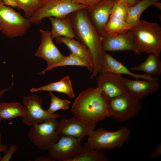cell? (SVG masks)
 <instances>
[{"instance_id":"28","label":"cell","mask_w":161,"mask_h":161,"mask_svg":"<svg viewBox=\"0 0 161 161\" xmlns=\"http://www.w3.org/2000/svg\"><path fill=\"white\" fill-rule=\"evenodd\" d=\"M51 99L50 106L46 110L48 113L53 114L60 109L66 110L69 109L71 102L67 100L61 99L55 96L51 92H49Z\"/></svg>"},{"instance_id":"7","label":"cell","mask_w":161,"mask_h":161,"mask_svg":"<svg viewBox=\"0 0 161 161\" xmlns=\"http://www.w3.org/2000/svg\"><path fill=\"white\" fill-rule=\"evenodd\" d=\"M57 119L50 118L30 127L27 137L30 141L42 151L47 150L50 144L57 142L60 138L57 131L59 122Z\"/></svg>"},{"instance_id":"6","label":"cell","mask_w":161,"mask_h":161,"mask_svg":"<svg viewBox=\"0 0 161 161\" xmlns=\"http://www.w3.org/2000/svg\"><path fill=\"white\" fill-rule=\"evenodd\" d=\"M86 8L85 5L73 3L71 0H43L41 7L29 19L31 24L37 25L44 18H61L77 10Z\"/></svg>"},{"instance_id":"26","label":"cell","mask_w":161,"mask_h":161,"mask_svg":"<svg viewBox=\"0 0 161 161\" xmlns=\"http://www.w3.org/2000/svg\"><path fill=\"white\" fill-rule=\"evenodd\" d=\"M18 10H22L25 17L29 19L41 7L43 0H15Z\"/></svg>"},{"instance_id":"37","label":"cell","mask_w":161,"mask_h":161,"mask_svg":"<svg viewBox=\"0 0 161 161\" xmlns=\"http://www.w3.org/2000/svg\"><path fill=\"white\" fill-rule=\"evenodd\" d=\"M9 89H3L1 91H0V98L1 97L4 93L8 90Z\"/></svg>"},{"instance_id":"14","label":"cell","mask_w":161,"mask_h":161,"mask_svg":"<svg viewBox=\"0 0 161 161\" xmlns=\"http://www.w3.org/2000/svg\"><path fill=\"white\" fill-rule=\"evenodd\" d=\"M97 77V86L109 100L127 92L122 84L121 75L100 73Z\"/></svg>"},{"instance_id":"9","label":"cell","mask_w":161,"mask_h":161,"mask_svg":"<svg viewBox=\"0 0 161 161\" xmlns=\"http://www.w3.org/2000/svg\"><path fill=\"white\" fill-rule=\"evenodd\" d=\"M22 103L26 112V116L22 118V120L28 126L42 123L50 118L63 117L60 114H51L44 110L41 106L42 100L37 95H29L23 97Z\"/></svg>"},{"instance_id":"13","label":"cell","mask_w":161,"mask_h":161,"mask_svg":"<svg viewBox=\"0 0 161 161\" xmlns=\"http://www.w3.org/2000/svg\"><path fill=\"white\" fill-rule=\"evenodd\" d=\"M100 36L103 49L105 52L131 51L135 55L140 54L133 36L129 30L121 34H107L102 32Z\"/></svg>"},{"instance_id":"12","label":"cell","mask_w":161,"mask_h":161,"mask_svg":"<svg viewBox=\"0 0 161 161\" xmlns=\"http://www.w3.org/2000/svg\"><path fill=\"white\" fill-rule=\"evenodd\" d=\"M59 121L57 131L60 137H69L78 138L89 136L96 127L97 124H92L76 117L69 118L63 117Z\"/></svg>"},{"instance_id":"33","label":"cell","mask_w":161,"mask_h":161,"mask_svg":"<svg viewBox=\"0 0 161 161\" xmlns=\"http://www.w3.org/2000/svg\"><path fill=\"white\" fill-rule=\"evenodd\" d=\"M2 3L7 6H11L12 7H17L18 4L15 0H1Z\"/></svg>"},{"instance_id":"16","label":"cell","mask_w":161,"mask_h":161,"mask_svg":"<svg viewBox=\"0 0 161 161\" xmlns=\"http://www.w3.org/2000/svg\"><path fill=\"white\" fill-rule=\"evenodd\" d=\"M159 81L143 79L130 80L122 77V82L127 92L141 101L147 95L157 92L160 87Z\"/></svg>"},{"instance_id":"20","label":"cell","mask_w":161,"mask_h":161,"mask_svg":"<svg viewBox=\"0 0 161 161\" xmlns=\"http://www.w3.org/2000/svg\"><path fill=\"white\" fill-rule=\"evenodd\" d=\"M58 43H63L69 49L72 53L84 59L93 67V63L91 54L89 49L81 42L66 37L55 38Z\"/></svg>"},{"instance_id":"40","label":"cell","mask_w":161,"mask_h":161,"mask_svg":"<svg viewBox=\"0 0 161 161\" xmlns=\"http://www.w3.org/2000/svg\"><path fill=\"white\" fill-rule=\"evenodd\" d=\"M1 31L0 29V31Z\"/></svg>"},{"instance_id":"15","label":"cell","mask_w":161,"mask_h":161,"mask_svg":"<svg viewBox=\"0 0 161 161\" xmlns=\"http://www.w3.org/2000/svg\"><path fill=\"white\" fill-rule=\"evenodd\" d=\"M117 0H101L92 7L86 8L89 18L100 35L108 22Z\"/></svg>"},{"instance_id":"24","label":"cell","mask_w":161,"mask_h":161,"mask_svg":"<svg viewBox=\"0 0 161 161\" xmlns=\"http://www.w3.org/2000/svg\"><path fill=\"white\" fill-rule=\"evenodd\" d=\"M109 158L103 152L91 147L87 143H84L81 152L68 161H108Z\"/></svg>"},{"instance_id":"18","label":"cell","mask_w":161,"mask_h":161,"mask_svg":"<svg viewBox=\"0 0 161 161\" xmlns=\"http://www.w3.org/2000/svg\"><path fill=\"white\" fill-rule=\"evenodd\" d=\"M48 18L52 25L50 33L53 39L61 36L72 39H77L68 15L60 18L53 17Z\"/></svg>"},{"instance_id":"27","label":"cell","mask_w":161,"mask_h":161,"mask_svg":"<svg viewBox=\"0 0 161 161\" xmlns=\"http://www.w3.org/2000/svg\"><path fill=\"white\" fill-rule=\"evenodd\" d=\"M66 66H77L86 67L88 70L92 73L93 67L86 61L72 53H71L68 56L62 61L54 65V68Z\"/></svg>"},{"instance_id":"10","label":"cell","mask_w":161,"mask_h":161,"mask_svg":"<svg viewBox=\"0 0 161 161\" xmlns=\"http://www.w3.org/2000/svg\"><path fill=\"white\" fill-rule=\"evenodd\" d=\"M84 137H60L57 142L52 143L48 146L47 149L48 153L55 160L68 161L81 152L83 148L81 141Z\"/></svg>"},{"instance_id":"38","label":"cell","mask_w":161,"mask_h":161,"mask_svg":"<svg viewBox=\"0 0 161 161\" xmlns=\"http://www.w3.org/2000/svg\"><path fill=\"white\" fill-rule=\"evenodd\" d=\"M2 119H1V118L0 117V123H1V121Z\"/></svg>"},{"instance_id":"17","label":"cell","mask_w":161,"mask_h":161,"mask_svg":"<svg viewBox=\"0 0 161 161\" xmlns=\"http://www.w3.org/2000/svg\"><path fill=\"white\" fill-rule=\"evenodd\" d=\"M100 73H108L120 75L125 74L137 79H142L160 81L157 78L143 74H135L130 71L122 63L117 60L111 55L105 52L104 59Z\"/></svg>"},{"instance_id":"35","label":"cell","mask_w":161,"mask_h":161,"mask_svg":"<svg viewBox=\"0 0 161 161\" xmlns=\"http://www.w3.org/2000/svg\"><path fill=\"white\" fill-rule=\"evenodd\" d=\"M117 1L121 2L128 7L133 6L138 2L137 0H117Z\"/></svg>"},{"instance_id":"2","label":"cell","mask_w":161,"mask_h":161,"mask_svg":"<svg viewBox=\"0 0 161 161\" xmlns=\"http://www.w3.org/2000/svg\"><path fill=\"white\" fill-rule=\"evenodd\" d=\"M109 100L98 86L80 93L75 99L71 111L74 116L92 124L111 117Z\"/></svg>"},{"instance_id":"11","label":"cell","mask_w":161,"mask_h":161,"mask_svg":"<svg viewBox=\"0 0 161 161\" xmlns=\"http://www.w3.org/2000/svg\"><path fill=\"white\" fill-rule=\"evenodd\" d=\"M40 32L41 42L34 55L45 60L47 63L46 68L39 73L43 75L47 70H52L54 65L62 61L66 56L62 54L53 43L50 31L40 29Z\"/></svg>"},{"instance_id":"8","label":"cell","mask_w":161,"mask_h":161,"mask_svg":"<svg viewBox=\"0 0 161 161\" xmlns=\"http://www.w3.org/2000/svg\"><path fill=\"white\" fill-rule=\"evenodd\" d=\"M109 106L111 116L119 122H124L134 118L142 108L139 101L128 92L110 99Z\"/></svg>"},{"instance_id":"32","label":"cell","mask_w":161,"mask_h":161,"mask_svg":"<svg viewBox=\"0 0 161 161\" xmlns=\"http://www.w3.org/2000/svg\"><path fill=\"white\" fill-rule=\"evenodd\" d=\"M161 155V143H158L156 147L151 151L149 155V159L153 160Z\"/></svg>"},{"instance_id":"5","label":"cell","mask_w":161,"mask_h":161,"mask_svg":"<svg viewBox=\"0 0 161 161\" xmlns=\"http://www.w3.org/2000/svg\"><path fill=\"white\" fill-rule=\"evenodd\" d=\"M31 25L29 19L0 1V29L5 36L10 38L22 37Z\"/></svg>"},{"instance_id":"25","label":"cell","mask_w":161,"mask_h":161,"mask_svg":"<svg viewBox=\"0 0 161 161\" xmlns=\"http://www.w3.org/2000/svg\"><path fill=\"white\" fill-rule=\"evenodd\" d=\"M132 26L125 21L110 16L102 32L107 34H123L129 30Z\"/></svg>"},{"instance_id":"4","label":"cell","mask_w":161,"mask_h":161,"mask_svg":"<svg viewBox=\"0 0 161 161\" xmlns=\"http://www.w3.org/2000/svg\"><path fill=\"white\" fill-rule=\"evenodd\" d=\"M131 134V130L126 126L114 131L100 128L94 130L88 136L87 143L98 150L120 148L128 140Z\"/></svg>"},{"instance_id":"23","label":"cell","mask_w":161,"mask_h":161,"mask_svg":"<svg viewBox=\"0 0 161 161\" xmlns=\"http://www.w3.org/2000/svg\"><path fill=\"white\" fill-rule=\"evenodd\" d=\"M26 116L24 106L19 102H0V117L2 119L12 120L19 117Z\"/></svg>"},{"instance_id":"29","label":"cell","mask_w":161,"mask_h":161,"mask_svg":"<svg viewBox=\"0 0 161 161\" xmlns=\"http://www.w3.org/2000/svg\"><path fill=\"white\" fill-rule=\"evenodd\" d=\"M127 7L123 3L117 1L112 10L110 16L126 21L127 16Z\"/></svg>"},{"instance_id":"21","label":"cell","mask_w":161,"mask_h":161,"mask_svg":"<svg viewBox=\"0 0 161 161\" xmlns=\"http://www.w3.org/2000/svg\"><path fill=\"white\" fill-rule=\"evenodd\" d=\"M32 92L38 91L56 92L64 93L71 98L75 97L72 83L69 77L64 76L60 80L38 88H32L30 90Z\"/></svg>"},{"instance_id":"3","label":"cell","mask_w":161,"mask_h":161,"mask_svg":"<svg viewBox=\"0 0 161 161\" xmlns=\"http://www.w3.org/2000/svg\"><path fill=\"white\" fill-rule=\"evenodd\" d=\"M129 30L140 54L152 52L159 57L161 51V28L158 24L140 20Z\"/></svg>"},{"instance_id":"19","label":"cell","mask_w":161,"mask_h":161,"mask_svg":"<svg viewBox=\"0 0 161 161\" xmlns=\"http://www.w3.org/2000/svg\"><path fill=\"white\" fill-rule=\"evenodd\" d=\"M151 5L161 10L160 0H142L133 6L128 7L126 22L132 26L135 25L140 21L143 12Z\"/></svg>"},{"instance_id":"22","label":"cell","mask_w":161,"mask_h":161,"mask_svg":"<svg viewBox=\"0 0 161 161\" xmlns=\"http://www.w3.org/2000/svg\"><path fill=\"white\" fill-rule=\"evenodd\" d=\"M155 54L151 52L143 62L139 65L131 67L130 70L142 71L145 74L152 76L161 74V61Z\"/></svg>"},{"instance_id":"31","label":"cell","mask_w":161,"mask_h":161,"mask_svg":"<svg viewBox=\"0 0 161 161\" xmlns=\"http://www.w3.org/2000/svg\"><path fill=\"white\" fill-rule=\"evenodd\" d=\"M101 0H71L72 2L75 4H83L90 8Z\"/></svg>"},{"instance_id":"39","label":"cell","mask_w":161,"mask_h":161,"mask_svg":"<svg viewBox=\"0 0 161 161\" xmlns=\"http://www.w3.org/2000/svg\"><path fill=\"white\" fill-rule=\"evenodd\" d=\"M1 0H0V1H1Z\"/></svg>"},{"instance_id":"34","label":"cell","mask_w":161,"mask_h":161,"mask_svg":"<svg viewBox=\"0 0 161 161\" xmlns=\"http://www.w3.org/2000/svg\"><path fill=\"white\" fill-rule=\"evenodd\" d=\"M2 136L0 132V153L2 152L5 154L8 149V147L6 144H3L1 143ZM1 157L0 156V161H1Z\"/></svg>"},{"instance_id":"36","label":"cell","mask_w":161,"mask_h":161,"mask_svg":"<svg viewBox=\"0 0 161 161\" xmlns=\"http://www.w3.org/2000/svg\"><path fill=\"white\" fill-rule=\"evenodd\" d=\"M35 161H54L55 160L51 156H49L47 157L40 156L36 157L35 159Z\"/></svg>"},{"instance_id":"1","label":"cell","mask_w":161,"mask_h":161,"mask_svg":"<svg viewBox=\"0 0 161 161\" xmlns=\"http://www.w3.org/2000/svg\"><path fill=\"white\" fill-rule=\"evenodd\" d=\"M75 33L79 41L89 49L93 63L90 78L96 77L100 71L106 52L103 50L100 36L90 21L86 8L77 10L68 15Z\"/></svg>"},{"instance_id":"30","label":"cell","mask_w":161,"mask_h":161,"mask_svg":"<svg viewBox=\"0 0 161 161\" xmlns=\"http://www.w3.org/2000/svg\"><path fill=\"white\" fill-rule=\"evenodd\" d=\"M18 149V146L14 144H11L8 149L4 156L2 157L1 161H8L10 160L14 153Z\"/></svg>"}]
</instances>
